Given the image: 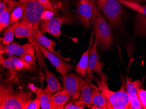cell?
Masks as SVG:
<instances>
[{"instance_id": "30", "label": "cell", "mask_w": 146, "mask_h": 109, "mask_svg": "<svg viewBox=\"0 0 146 109\" xmlns=\"http://www.w3.org/2000/svg\"><path fill=\"white\" fill-rule=\"evenodd\" d=\"M57 12L52 10H46L42 13V14L41 18L42 20H48L53 18L54 15L56 14Z\"/></svg>"}, {"instance_id": "29", "label": "cell", "mask_w": 146, "mask_h": 109, "mask_svg": "<svg viewBox=\"0 0 146 109\" xmlns=\"http://www.w3.org/2000/svg\"><path fill=\"white\" fill-rule=\"evenodd\" d=\"M138 97L142 109H146V91L143 89H139L137 91Z\"/></svg>"}, {"instance_id": "33", "label": "cell", "mask_w": 146, "mask_h": 109, "mask_svg": "<svg viewBox=\"0 0 146 109\" xmlns=\"http://www.w3.org/2000/svg\"><path fill=\"white\" fill-rule=\"evenodd\" d=\"M7 8L6 5L3 2V1H1L0 3V14L2 13V12H4L6 9Z\"/></svg>"}, {"instance_id": "14", "label": "cell", "mask_w": 146, "mask_h": 109, "mask_svg": "<svg viewBox=\"0 0 146 109\" xmlns=\"http://www.w3.org/2000/svg\"><path fill=\"white\" fill-rule=\"evenodd\" d=\"M94 32L92 31V35L90 38V42L88 45V48L85 51L81 57V60L77 64L75 69V72L81 76L85 80L87 78V71L89 63L90 50L93 42L95 41V39L93 37Z\"/></svg>"}, {"instance_id": "19", "label": "cell", "mask_w": 146, "mask_h": 109, "mask_svg": "<svg viewBox=\"0 0 146 109\" xmlns=\"http://www.w3.org/2000/svg\"><path fill=\"white\" fill-rule=\"evenodd\" d=\"M91 84L92 87V104L100 106L102 109H112L110 104L102 94L98 87L93 85L92 83H91Z\"/></svg>"}, {"instance_id": "34", "label": "cell", "mask_w": 146, "mask_h": 109, "mask_svg": "<svg viewBox=\"0 0 146 109\" xmlns=\"http://www.w3.org/2000/svg\"><path fill=\"white\" fill-rule=\"evenodd\" d=\"M29 88L31 89V91L33 92L36 93L39 89L37 88L36 87H35L33 84H29Z\"/></svg>"}, {"instance_id": "4", "label": "cell", "mask_w": 146, "mask_h": 109, "mask_svg": "<svg viewBox=\"0 0 146 109\" xmlns=\"http://www.w3.org/2000/svg\"><path fill=\"white\" fill-rule=\"evenodd\" d=\"M99 10H101L108 19L113 30H116L121 25L123 16L122 4L119 0H95Z\"/></svg>"}, {"instance_id": "18", "label": "cell", "mask_w": 146, "mask_h": 109, "mask_svg": "<svg viewBox=\"0 0 146 109\" xmlns=\"http://www.w3.org/2000/svg\"><path fill=\"white\" fill-rule=\"evenodd\" d=\"M86 81L81 89V95L79 99L74 103L76 105L88 106L90 108L93 104L92 100V87L91 82Z\"/></svg>"}, {"instance_id": "15", "label": "cell", "mask_w": 146, "mask_h": 109, "mask_svg": "<svg viewBox=\"0 0 146 109\" xmlns=\"http://www.w3.org/2000/svg\"><path fill=\"white\" fill-rule=\"evenodd\" d=\"M98 42L97 38L96 37L94 44L92 45L90 49L89 63H88L87 71V78H86V81L91 82L92 80L94 78V76L92 74L93 70L99 62L100 56L98 52Z\"/></svg>"}, {"instance_id": "10", "label": "cell", "mask_w": 146, "mask_h": 109, "mask_svg": "<svg viewBox=\"0 0 146 109\" xmlns=\"http://www.w3.org/2000/svg\"><path fill=\"white\" fill-rule=\"evenodd\" d=\"M0 53L5 54L9 56L16 55L20 57L25 54H29L36 58L35 47L34 45L30 43L20 45L16 42H13L9 44L5 45L1 41L0 45Z\"/></svg>"}, {"instance_id": "8", "label": "cell", "mask_w": 146, "mask_h": 109, "mask_svg": "<svg viewBox=\"0 0 146 109\" xmlns=\"http://www.w3.org/2000/svg\"><path fill=\"white\" fill-rule=\"evenodd\" d=\"M63 87L68 92L71 101L75 102L79 99L81 89L86 83V80L82 76L74 73L67 74L60 76Z\"/></svg>"}, {"instance_id": "28", "label": "cell", "mask_w": 146, "mask_h": 109, "mask_svg": "<svg viewBox=\"0 0 146 109\" xmlns=\"http://www.w3.org/2000/svg\"><path fill=\"white\" fill-rule=\"evenodd\" d=\"M129 97L131 109H142L140 101L139 100L137 94L129 95Z\"/></svg>"}, {"instance_id": "3", "label": "cell", "mask_w": 146, "mask_h": 109, "mask_svg": "<svg viewBox=\"0 0 146 109\" xmlns=\"http://www.w3.org/2000/svg\"><path fill=\"white\" fill-rule=\"evenodd\" d=\"M99 10L95 0H79L72 12L84 29L88 30L93 26Z\"/></svg>"}, {"instance_id": "6", "label": "cell", "mask_w": 146, "mask_h": 109, "mask_svg": "<svg viewBox=\"0 0 146 109\" xmlns=\"http://www.w3.org/2000/svg\"><path fill=\"white\" fill-rule=\"evenodd\" d=\"M48 10L38 0H29L25 3L23 14L19 22L32 27L33 31L39 29L41 16L45 10Z\"/></svg>"}, {"instance_id": "17", "label": "cell", "mask_w": 146, "mask_h": 109, "mask_svg": "<svg viewBox=\"0 0 146 109\" xmlns=\"http://www.w3.org/2000/svg\"><path fill=\"white\" fill-rule=\"evenodd\" d=\"M14 34L16 38L21 39L26 37L29 43L36 46V39L33 35V28L30 25L19 22V25L15 28Z\"/></svg>"}, {"instance_id": "13", "label": "cell", "mask_w": 146, "mask_h": 109, "mask_svg": "<svg viewBox=\"0 0 146 109\" xmlns=\"http://www.w3.org/2000/svg\"><path fill=\"white\" fill-rule=\"evenodd\" d=\"M33 35L35 39L42 46H43L44 48L46 49L51 52L52 53L58 56L62 60L66 61H70V58L69 57L65 58V57H63L61 56L60 54L61 50L57 51H56L55 50V47L56 46L55 42L54 40L50 39L46 37L39 29L33 30Z\"/></svg>"}, {"instance_id": "25", "label": "cell", "mask_w": 146, "mask_h": 109, "mask_svg": "<svg viewBox=\"0 0 146 109\" xmlns=\"http://www.w3.org/2000/svg\"><path fill=\"white\" fill-rule=\"evenodd\" d=\"M2 54L0 53L1 65H2L4 68L7 69L12 76H14L16 70L15 63L9 57L7 59H4Z\"/></svg>"}, {"instance_id": "24", "label": "cell", "mask_w": 146, "mask_h": 109, "mask_svg": "<svg viewBox=\"0 0 146 109\" xmlns=\"http://www.w3.org/2000/svg\"><path fill=\"white\" fill-rule=\"evenodd\" d=\"M141 82L139 80L131 81L129 78H127V83L125 85L126 92L128 95L137 94L138 90L141 88Z\"/></svg>"}, {"instance_id": "11", "label": "cell", "mask_w": 146, "mask_h": 109, "mask_svg": "<svg viewBox=\"0 0 146 109\" xmlns=\"http://www.w3.org/2000/svg\"><path fill=\"white\" fill-rule=\"evenodd\" d=\"M36 43L43 56L50 61L52 65L55 67L56 71L62 75L67 74L74 68V65L64 62L58 56L42 46L36 40Z\"/></svg>"}, {"instance_id": "9", "label": "cell", "mask_w": 146, "mask_h": 109, "mask_svg": "<svg viewBox=\"0 0 146 109\" xmlns=\"http://www.w3.org/2000/svg\"><path fill=\"white\" fill-rule=\"evenodd\" d=\"M119 1L122 5L137 12L133 30L135 36L146 37V5L123 0Z\"/></svg>"}, {"instance_id": "7", "label": "cell", "mask_w": 146, "mask_h": 109, "mask_svg": "<svg viewBox=\"0 0 146 109\" xmlns=\"http://www.w3.org/2000/svg\"><path fill=\"white\" fill-rule=\"evenodd\" d=\"M76 22L74 14L66 13L59 17H53L48 20H42L39 30L42 33H47L58 39L62 35L61 26L63 24H72Z\"/></svg>"}, {"instance_id": "26", "label": "cell", "mask_w": 146, "mask_h": 109, "mask_svg": "<svg viewBox=\"0 0 146 109\" xmlns=\"http://www.w3.org/2000/svg\"><path fill=\"white\" fill-rule=\"evenodd\" d=\"M9 57L15 63L16 70H27L31 69V65L26 63L22 58H19L15 55L9 56Z\"/></svg>"}, {"instance_id": "37", "label": "cell", "mask_w": 146, "mask_h": 109, "mask_svg": "<svg viewBox=\"0 0 146 109\" xmlns=\"http://www.w3.org/2000/svg\"><path fill=\"white\" fill-rule=\"evenodd\" d=\"M142 1H143V2H146V0H141Z\"/></svg>"}, {"instance_id": "32", "label": "cell", "mask_w": 146, "mask_h": 109, "mask_svg": "<svg viewBox=\"0 0 146 109\" xmlns=\"http://www.w3.org/2000/svg\"><path fill=\"white\" fill-rule=\"evenodd\" d=\"M84 106H77L74 103V102L71 101L68 102V104L65 105L64 109H83Z\"/></svg>"}, {"instance_id": "27", "label": "cell", "mask_w": 146, "mask_h": 109, "mask_svg": "<svg viewBox=\"0 0 146 109\" xmlns=\"http://www.w3.org/2000/svg\"><path fill=\"white\" fill-rule=\"evenodd\" d=\"M41 89H39L36 93V97L35 100L32 101V102L29 105L26 109H39L41 107L40 101Z\"/></svg>"}, {"instance_id": "2", "label": "cell", "mask_w": 146, "mask_h": 109, "mask_svg": "<svg viewBox=\"0 0 146 109\" xmlns=\"http://www.w3.org/2000/svg\"><path fill=\"white\" fill-rule=\"evenodd\" d=\"M31 92H17L10 86L0 87V109H26L32 102Z\"/></svg>"}, {"instance_id": "23", "label": "cell", "mask_w": 146, "mask_h": 109, "mask_svg": "<svg viewBox=\"0 0 146 109\" xmlns=\"http://www.w3.org/2000/svg\"><path fill=\"white\" fill-rule=\"evenodd\" d=\"M25 6V3L21 4L12 10L11 13L10 24L16 23L21 20L23 14Z\"/></svg>"}, {"instance_id": "12", "label": "cell", "mask_w": 146, "mask_h": 109, "mask_svg": "<svg viewBox=\"0 0 146 109\" xmlns=\"http://www.w3.org/2000/svg\"><path fill=\"white\" fill-rule=\"evenodd\" d=\"M38 60L39 65L45 70L46 80L47 83V86L43 89V91L46 93L52 95L54 93L59 91L63 89L61 84L57 80L54 74L50 72L47 69L42 56L38 58Z\"/></svg>"}, {"instance_id": "31", "label": "cell", "mask_w": 146, "mask_h": 109, "mask_svg": "<svg viewBox=\"0 0 146 109\" xmlns=\"http://www.w3.org/2000/svg\"><path fill=\"white\" fill-rule=\"evenodd\" d=\"M20 58L23 59L24 61H25L26 63H27L31 65H35L36 58H34V57L29 54H25L23 55L22 57H20Z\"/></svg>"}, {"instance_id": "21", "label": "cell", "mask_w": 146, "mask_h": 109, "mask_svg": "<svg viewBox=\"0 0 146 109\" xmlns=\"http://www.w3.org/2000/svg\"><path fill=\"white\" fill-rule=\"evenodd\" d=\"M19 22L14 24H11L6 29L4 36L1 38V40H2L1 42L3 44L6 45L12 43L15 36L14 34L15 28L19 25Z\"/></svg>"}, {"instance_id": "20", "label": "cell", "mask_w": 146, "mask_h": 109, "mask_svg": "<svg viewBox=\"0 0 146 109\" xmlns=\"http://www.w3.org/2000/svg\"><path fill=\"white\" fill-rule=\"evenodd\" d=\"M52 99L56 109H63L70 99V96L66 89H63L52 95Z\"/></svg>"}, {"instance_id": "5", "label": "cell", "mask_w": 146, "mask_h": 109, "mask_svg": "<svg viewBox=\"0 0 146 109\" xmlns=\"http://www.w3.org/2000/svg\"><path fill=\"white\" fill-rule=\"evenodd\" d=\"M93 27L99 48L103 51L111 49L113 43L111 28L99 10Z\"/></svg>"}, {"instance_id": "16", "label": "cell", "mask_w": 146, "mask_h": 109, "mask_svg": "<svg viewBox=\"0 0 146 109\" xmlns=\"http://www.w3.org/2000/svg\"><path fill=\"white\" fill-rule=\"evenodd\" d=\"M3 2L6 5L7 8L5 10L0 14V31L2 30L9 26L10 24V13L18 6L22 4L19 1H16L13 0H2Z\"/></svg>"}, {"instance_id": "22", "label": "cell", "mask_w": 146, "mask_h": 109, "mask_svg": "<svg viewBox=\"0 0 146 109\" xmlns=\"http://www.w3.org/2000/svg\"><path fill=\"white\" fill-rule=\"evenodd\" d=\"M41 89V106L42 109H56L52 99V95L45 92L43 89Z\"/></svg>"}, {"instance_id": "36", "label": "cell", "mask_w": 146, "mask_h": 109, "mask_svg": "<svg viewBox=\"0 0 146 109\" xmlns=\"http://www.w3.org/2000/svg\"><path fill=\"white\" fill-rule=\"evenodd\" d=\"M29 0H19V1L21 2L22 4H25Z\"/></svg>"}, {"instance_id": "1", "label": "cell", "mask_w": 146, "mask_h": 109, "mask_svg": "<svg viewBox=\"0 0 146 109\" xmlns=\"http://www.w3.org/2000/svg\"><path fill=\"white\" fill-rule=\"evenodd\" d=\"M104 62H99L94 68L92 73L96 72L99 74L100 79L96 78V83L102 94L110 104L112 109H131L129 97L125 91V82L122 80L121 88L116 92L111 91L108 87V76L102 72Z\"/></svg>"}, {"instance_id": "35", "label": "cell", "mask_w": 146, "mask_h": 109, "mask_svg": "<svg viewBox=\"0 0 146 109\" xmlns=\"http://www.w3.org/2000/svg\"><path fill=\"white\" fill-rule=\"evenodd\" d=\"M125 1H129V2H134V3H138L141 4V0H123Z\"/></svg>"}]
</instances>
